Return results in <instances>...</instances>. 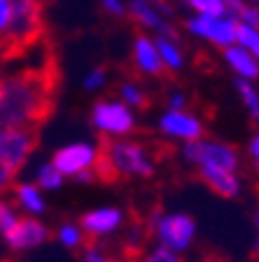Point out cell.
I'll return each mask as SVG.
<instances>
[{"label": "cell", "mask_w": 259, "mask_h": 262, "mask_svg": "<svg viewBox=\"0 0 259 262\" xmlns=\"http://www.w3.org/2000/svg\"><path fill=\"white\" fill-rule=\"evenodd\" d=\"M59 73L52 54L31 66L0 71V129L38 131L56 101Z\"/></svg>", "instance_id": "cell-1"}, {"label": "cell", "mask_w": 259, "mask_h": 262, "mask_svg": "<svg viewBox=\"0 0 259 262\" xmlns=\"http://www.w3.org/2000/svg\"><path fill=\"white\" fill-rule=\"evenodd\" d=\"M157 171V159L152 150L140 141L112 138L101 143L96 164V178L112 183L122 178H150Z\"/></svg>", "instance_id": "cell-2"}, {"label": "cell", "mask_w": 259, "mask_h": 262, "mask_svg": "<svg viewBox=\"0 0 259 262\" xmlns=\"http://www.w3.org/2000/svg\"><path fill=\"white\" fill-rule=\"evenodd\" d=\"M40 0H12V24L0 49V61L26 54L44 38V12Z\"/></svg>", "instance_id": "cell-3"}, {"label": "cell", "mask_w": 259, "mask_h": 262, "mask_svg": "<svg viewBox=\"0 0 259 262\" xmlns=\"http://www.w3.org/2000/svg\"><path fill=\"white\" fill-rule=\"evenodd\" d=\"M182 155L194 166L199 178L208 173H238L241 169V155L236 147L215 138H199V141L184 143Z\"/></svg>", "instance_id": "cell-4"}, {"label": "cell", "mask_w": 259, "mask_h": 262, "mask_svg": "<svg viewBox=\"0 0 259 262\" xmlns=\"http://www.w3.org/2000/svg\"><path fill=\"white\" fill-rule=\"evenodd\" d=\"M35 131L0 129V194L14 185V178L35 150Z\"/></svg>", "instance_id": "cell-5"}, {"label": "cell", "mask_w": 259, "mask_h": 262, "mask_svg": "<svg viewBox=\"0 0 259 262\" xmlns=\"http://www.w3.org/2000/svg\"><path fill=\"white\" fill-rule=\"evenodd\" d=\"M147 232H150L157 244L166 246L175 253H187L196 239V223L192 215L187 213H163V211H154L150 225H147Z\"/></svg>", "instance_id": "cell-6"}, {"label": "cell", "mask_w": 259, "mask_h": 262, "mask_svg": "<svg viewBox=\"0 0 259 262\" xmlns=\"http://www.w3.org/2000/svg\"><path fill=\"white\" fill-rule=\"evenodd\" d=\"M98 155H101V145L77 141L56 150L54 157H52V164L63 173V178H75L77 183H93V180H98Z\"/></svg>", "instance_id": "cell-7"}, {"label": "cell", "mask_w": 259, "mask_h": 262, "mask_svg": "<svg viewBox=\"0 0 259 262\" xmlns=\"http://www.w3.org/2000/svg\"><path fill=\"white\" fill-rule=\"evenodd\" d=\"M91 124L103 141L129 138V134L135 129V113L124 101H98L91 108Z\"/></svg>", "instance_id": "cell-8"}, {"label": "cell", "mask_w": 259, "mask_h": 262, "mask_svg": "<svg viewBox=\"0 0 259 262\" xmlns=\"http://www.w3.org/2000/svg\"><path fill=\"white\" fill-rule=\"evenodd\" d=\"M126 12L147 33H154V38H178V31L171 26V7L163 0H129Z\"/></svg>", "instance_id": "cell-9"}, {"label": "cell", "mask_w": 259, "mask_h": 262, "mask_svg": "<svg viewBox=\"0 0 259 262\" xmlns=\"http://www.w3.org/2000/svg\"><path fill=\"white\" fill-rule=\"evenodd\" d=\"M187 33H192L194 38L210 42L213 47L227 49L231 45H236L238 35V19L233 16H192L184 24Z\"/></svg>", "instance_id": "cell-10"}, {"label": "cell", "mask_w": 259, "mask_h": 262, "mask_svg": "<svg viewBox=\"0 0 259 262\" xmlns=\"http://www.w3.org/2000/svg\"><path fill=\"white\" fill-rule=\"evenodd\" d=\"M159 131L173 141L192 143L203 138V122L189 110H166L159 117Z\"/></svg>", "instance_id": "cell-11"}, {"label": "cell", "mask_w": 259, "mask_h": 262, "mask_svg": "<svg viewBox=\"0 0 259 262\" xmlns=\"http://www.w3.org/2000/svg\"><path fill=\"white\" fill-rule=\"evenodd\" d=\"M5 244L10 246L12 251H31V248H38L44 241L49 239V227L44 223H40L38 218H31V215H21V220L14 225L10 234L3 236Z\"/></svg>", "instance_id": "cell-12"}, {"label": "cell", "mask_w": 259, "mask_h": 262, "mask_svg": "<svg viewBox=\"0 0 259 262\" xmlns=\"http://www.w3.org/2000/svg\"><path fill=\"white\" fill-rule=\"evenodd\" d=\"M124 225V213L114 206H103V208H93V211L84 213L80 220V227L84 232L86 239H103L110 236L112 232H117Z\"/></svg>", "instance_id": "cell-13"}, {"label": "cell", "mask_w": 259, "mask_h": 262, "mask_svg": "<svg viewBox=\"0 0 259 262\" xmlns=\"http://www.w3.org/2000/svg\"><path fill=\"white\" fill-rule=\"evenodd\" d=\"M131 56H133V63L135 68L145 75L152 77H159L166 66L161 61V54H159V47H157V40L152 35H138L133 40V49H131Z\"/></svg>", "instance_id": "cell-14"}, {"label": "cell", "mask_w": 259, "mask_h": 262, "mask_svg": "<svg viewBox=\"0 0 259 262\" xmlns=\"http://www.w3.org/2000/svg\"><path fill=\"white\" fill-rule=\"evenodd\" d=\"M222 56H224L229 68L236 73V77L252 80V82L259 77V61L250 54L248 49L241 47V45H231V47L222 49Z\"/></svg>", "instance_id": "cell-15"}, {"label": "cell", "mask_w": 259, "mask_h": 262, "mask_svg": "<svg viewBox=\"0 0 259 262\" xmlns=\"http://www.w3.org/2000/svg\"><path fill=\"white\" fill-rule=\"evenodd\" d=\"M14 206H19V211H23L31 218H38L47 211V202H44V194L35 183H19L14 185Z\"/></svg>", "instance_id": "cell-16"}, {"label": "cell", "mask_w": 259, "mask_h": 262, "mask_svg": "<svg viewBox=\"0 0 259 262\" xmlns=\"http://www.w3.org/2000/svg\"><path fill=\"white\" fill-rule=\"evenodd\" d=\"M159 47V54H161V61L166 66V71H180L184 66V54L182 47H180L178 38H154Z\"/></svg>", "instance_id": "cell-17"}, {"label": "cell", "mask_w": 259, "mask_h": 262, "mask_svg": "<svg viewBox=\"0 0 259 262\" xmlns=\"http://www.w3.org/2000/svg\"><path fill=\"white\" fill-rule=\"evenodd\" d=\"M236 92L241 96V103L248 110V115L254 122H259V89L252 84V80L236 77Z\"/></svg>", "instance_id": "cell-18"}, {"label": "cell", "mask_w": 259, "mask_h": 262, "mask_svg": "<svg viewBox=\"0 0 259 262\" xmlns=\"http://www.w3.org/2000/svg\"><path fill=\"white\" fill-rule=\"evenodd\" d=\"M119 96H122V101H124L129 108H133V110H143V108H147V103H150L145 89H143L138 82H133V80L122 82V87H119Z\"/></svg>", "instance_id": "cell-19"}, {"label": "cell", "mask_w": 259, "mask_h": 262, "mask_svg": "<svg viewBox=\"0 0 259 262\" xmlns=\"http://www.w3.org/2000/svg\"><path fill=\"white\" fill-rule=\"evenodd\" d=\"M56 239H59V244L63 246V248H68V251H77V248H82L84 246V232H82L80 225L75 223H63L59 229H56Z\"/></svg>", "instance_id": "cell-20"}, {"label": "cell", "mask_w": 259, "mask_h": 262, "mask_svg": "<svg viewBox=\"0 0 259 262\" xmlns=\"http://www.w3.org/2000/svg\"><path fill=\"white\" fill-rule=\"evenodd\" d=\"M63 183H65L63 173H61L52 162L42 164L40 171H38V176H35V185H38L40 190H59Z\"/></svg>", "instance_id": "cell-21"}, {"label": "cell", "mask_w": 259, "mask_h": 262, "mask_svg": "<svg viewBox=\"0 0 259 262\" xmlns=\"http://www.w3.org/2000/svg\"><path fill=\"white\" fill-rule=\"evenodd\" d=\"M196 16H227L224 0H184Z\"/></svg>", "instance_id": "cell-22"}, {"label": "cell", "mask_w": 259, "mask_h": 262, "mask_svg": "<svg viewBox=\"0 0 259 262\" xmlns=\"http://www.w3.org/2000/svg\"><path fill=\"white\" fill-rule=\"evenodd\" d=\"M236 45H241L243 49H248L250 54H252L254 59L259 61V28L245 26V24H238Z\"/></svg>", "instance_id": "cell-23"}, {"label": "cell", "mask_w": 259, "mask_h": 262, "mask_svg": "<svg viewBox=\"0 0 259 262\" xmlns=\"http://www.w3.org/2000/svg\"><path fill=\"white\" fill-rule=\"evenodd\" d=\"M19 220H21V213L16 211L14 204L7 199H0V236L10 234Z\"/></svg>", "instance_id": "cell-24"}, {"label": "cell", "mask_w": 259, "mask_h": 262, "mask_svg": "<svg viewBox=\"0 0 259 262\" xmlns=\"http://www.w3.org/2000/svg\"><path fill=\"white\" fill-rule=\"evenodd\" d=\"M143 262H182V257H180V253L171 251L166 246L154 244L152 248H147L143 253Z\"/></svg>", "instance_id": "cell-25"}, {"label": "cell", "mask_w": 259, "mask_h": 262, "mask_svg": "<svg viewBox=\"0 0 259 262\" xmlns=\"http://www.w3.org/2000/svg\"><path fill=\"white\" fill-rule=\"evenodd\" d=\"M10 24H12V0H0V49H3V45L7 40Z\"/></svg>", "instance_id": "cell-26"}, {"label": "cell", "mask_w": 259, "mask_h": 262, "mask_svg": "<svg viewBox=\"0 0 259 262\" xmlns=\"http://www.w3.org/2000/svg\"><path fill=\"white\" fill-rule=\"evenodd\" d=\"M105 82H108V73L103 68H93L84 75V89L86 92H98V89L105 87Z\"/></svg>", "instance_id": "cell-27"}, {"label": "cell", "mask_w": 259, "mask_h": 262, "mask_svg": "<svg viewBox=\"0 0 259 262\" xmlns=\"http://www.w3.org/2000/svg\"><path fill=\"white\" fill-rule=\"evenodd\" d=\"M238 24H245V26H254L259 28V5H245L243 12L238 14Z\"/></svg>", "instance_id": "cell-28"}, {"label": "cell", "mask_w": 259, "mask_h": 262, "mask_svg": "<svg viewBox=\"0 0 259 262\" xmlns=\"http://www.w3.org/2000/svg\"><path fill=\"white\" fill-rule=\"evenodd\" d=\"M82 262H108V257L103 255L96 244H86L82 246Z\"/></svg>", "instance_id": "cell-29"}, {"label": "cell", "mask_w": 259, "mask_h": 262, "mask_svg": "<svg viewBox=\"0 0 259 262\" xmlns=\"http://www.w3.org/2000/svg\"><path fill=\"white\" fill-rule=\"evenodd\" d=\"M101 5L110 16H124L126 14V3L124 0H101Z\"/></svg>", "instance_id": "cell-30"}, {"label": "cell", "mask_w": 259, "mask_h": 262, "mask_svg": "<svg viewBox=\"0 0 259 262\" xmlns=\"http://www.w3.org/2000/svg\"><path fill=\"white\" fill-rule=\"evenodd\" d=\"M187 96L182 92H173L166 101V110H187Z\"/></svg>", "instance_id": "cell-31"}, {"label": "cell", "mask_w": 259, "mask_h": 262, "mask_svg": "<svg viewBox=\"0 0 259 262\" xmlns=\"http://www.w3.org/2000/svg\"><path fill=\"white\" fill-rule=\"evenodd\" d=\"M248 155H250V159L254 162V166L259 169V131L254 134L252 138H250V145H248Z\"/></svg>", "instance_id": "cell-32"}, {"label": "cell", "mask_w": 259, "mask_h": 262, "mask_svg": "<svg viewBox=\"0 0 259 262\" xmlns=\"http://www.w3.org/2000/svg\"><path fill=\"white\" fill-rule=\"evenodd\" d=\"M252 225H254V255L259 257V206H257V211H254Z\"/></svg>", "instance_id": "cell-33"}, {"label": "cell", "mask_w": 259, "mask_h": 262, "mask_svg": "<svg viewBox=\"0 0 259 262\" xmlns=\"http://www.w3.org/2000/svg\"><path fill=\"white\" fill-rule=\"evenodd\" d=\"M108 262H135L131 257H108Z\"/></svg>", "instance_id": "cell-34"}, {"label": "cell", "mask_w": 259, "mask_h": 262, "mask_svg": "<svg viewBox=\"0 0 259 262\" xmlns=\"http://www.w3.org/2000/svg\"><path fill=\"white\" fill-rule=\"evenodd\" d=\"M250 5H259V0H248Z\"/></svg>", "instance_id": "cell-35"}, {"label": "cell", "mask_w": 259, "mask_h": 262, "mask_svg": "<svg viewBox=\"0 0 259 262\" xmlns=\"http://www.w3.org/2000/svg\"><path fill=\"white\" fill-rule=\"evenodd\" d=\"M40 3H42V5H47V3H54V0H40Z\"/></svg>", "instance_id": "cell-36"}, {"label": "cell", "mask_w": 259, "mask_h": 262, "mask_svg": "<svg viewBox=\"0 0 259 262\" xmlns=\"http://www.w3.org/2000/svg\"><path fill=\"white\" fill-rule=\"evenodd\" d=\"M0 66H3V61H0Z\"/></svg>", "instance_id": "cell-37"}]
</instances>
